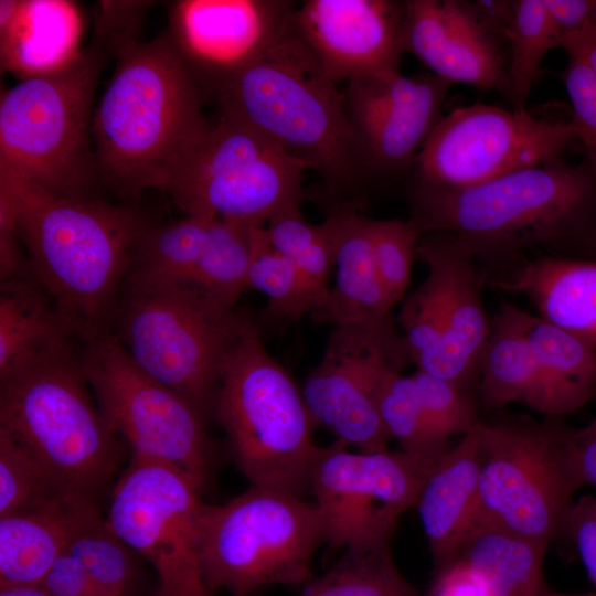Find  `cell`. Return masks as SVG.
<instances>
[{"label":"cell","mask_w":596,"mask_h":596,"mask_svg":"<svg viewBox=\"0 0 596 596\" xmlns=\"http://www.w3.org/2000/svg\"><path fill=\"white\" fill-rule=\"evenodd\" d=\"M0 227L13 228L30 268L72 334L111 333L138 244L152 225L129 203L63 198L1 170Z\"/></svg>","instance_id":"obj_1"},{"label":"cell","mask_w":596,"mask_h":596,"mask_svg":"<svg viewBox=\"0 0 596 596\" xmlns=\"http://www.w3.org/2000/svg\"><path fill=\"white\" fill-rule=\"evenodd\" d=\"M219 110L247 124L322 182L327 214L359 212L372 178L343 95L298 34L241 71L212 96Z\"/></svg>","instance_id":"obj_2"},{"label":"cell","mask_w":596,"mask_h":596,"mask_svg":"<svg viewBox=\"0 0 596 596\" xmlns=\"http://www.w3.org/2000/svg\"><path fill=\"white\" fill-rule=\"evenodd\" d=\"M206 99L168 31L123 52L94 111L99 183L125 198L163 191L210 121Z\"/></svg>","instance_id":"obj_3"},{"label":"cell","mask_w":596,"mask_h":596,"mask_svg":"<svg viewBox=\"0 0 596 596\" xmlns=\"http://www.w3.org/2000/svg\"><path fill=\"white\" fill-rule=\"evenodd\" d=\"M408 219L419 234L451 235L473 256L505 264L523 253L585 236L596 203V175L562 159L464 188L411 183Z\"/></svg>","instance_id":"obj_4"},{"label":"cell","mask_w":596,"mask_h":596,"mask_svg":"<svg viewBox=\"0 0 596 596\" xmlns=\"http://www.w3.org/2000/svg\"><path fill=\"white\" fill-rule=\"evenodd\" d=\"M73 340L0 381V429L70 496L102 507L126 457Z\"/></svg>","instance_id":"obj_5"},{"label":"cell","mask_w":596,"mask_h":596,"mask_svg":"<svg viewBox=\"0 0 596 596\" xmlns=\"http://www.w3.org/2000/svg\"><path fill=\"white\" fill-rule=\"evenodd\" d=\"M108 55L94 43L65 68L1 95L0 169L50 194L94 196V95Z\"/></svg>","instance_id":"obj_6"},{"label":"cell","mask_w":596,"mask_h":596,"mask_svg":"<svg viewBox=\"0 0 596 596\" xmlns=\"http://www.w3.org/2000/svg\"><path fill=\"white\" fill-rule=\"evenodd\" d=\"M252 322L198 286H124L111 333L140 370L209 422L228 355Z\"/></svg>","instance_id":"obj_7"},{"label":"cell","mask_w":596,"mask_h":596,"mask_svg":"<svg viewBox=\"0 0 596 596\" xmlns=\"http://www.w3.org/2000/svg\"><path fill=\"white\" fill-rule=\"evenodd\" d=\"M214 418L251 486L305 497L319 453L318 426L288 371L266 350L254 322L226 361Z\"/></svg>","instance_id":"obj_8"},{"label":"cell","mask_w":596,"mask_h":596,"mask_svg":"<svg viewBox=\"0 0 596 596\" xmlns=\"http://www.w3.org/2000/svg\"><path fill=\"white\" fill-rule=\"evenodd\" d=\"M323 543L313 501L290 492L251 486L225 503L204 502L202 509L201 571L213 595L252 596L272 585H306Z\"/></svg>","instance_id":"obj_9"},{"label":"cell","mask_w":596,"mask_h":596,"mask_svg":"<svg viewBox=\"0 0 596 596\" xmlns=\"http://www.w3.org/2000/svg\"><path fill=\"white\" fill-rule=\"evenodd\" d=\"M305 171L263 134L220 110L163 191L185 215L260 226L300 205Z\"/></svg>","instance_id":"obj_10"},{"label":"cell","mask_w":596,"mask_h":596,"mask_svg":"<svg viewBox=\"0 0 596 596\" xmlns=\"http://www.w3.org/2000/svg\"><path fill=\"white\" fill-rule=\"evenodd\" d=\"M480 422L481 469L473 530L502 529L544 541L564 535L573 497L582 487L571 464L570 428Z\"/></svg>","instance_id":"obj_11"},{"label":"cell","mask_w":596,"mask_h":596,"mask_svg":"<svg viewBox=\"0 0 596 596\" xmlns=\"http://www.w3.org/2000/svg\"><path fill=\"white\" fill-rule=\"evenodd\" d=\"M81 360L105 421L131 454L173 465L207 490L217 467L209 422L140 370L113 333L82 343Z\"/></svg>","instance_id":"obj_12"},{"label":"cell","mask_w":596,"mask_h":596,"mask_svg":"<svg viewBox=\"0 0 596 596\" xmlns=\"http://www.w3.org/2000/svg\"><path fill=\"white\" fill-rule=\"evenodd\" d=\"M109 497L105 520L158 576L156 596H214L200 562L202 492L182 470L131 454Z\"/></svg>","instance_id":"obj_13"},{"label":"cell","mask_w":596,"mask_h":596,"mask_svg":"<svg viewBox=\"0 0 596 596\" xmlns=\"http://www.w3.org/2000/svg\"><path fill=\"white\" fill-rule=\"evenodd\" d=\"M577 141L571 121L528 109L472 104L444 115L413 167V183L435 188L480 184L562 159Z\"/></svg>","instance_id":"obj_14"},{"label":"cell","mask_w":596,"mask_h":596,"mask_svg":"<svg viewBox=\"0 0 596 596\" xmlns=\"http://www.w3.org/2000/svg\"><path fill=\"white\" fill-rule=\"evenodd\" d=\"M439 459L402 450L350 451L338 440L320 447L309 476V492L324 544L344 550L391 542L400 517L416 505Z\"/></svg>","instance_id":"obj_15"},{"label":"cell","mask_w":596,"mask_h":596,"mask_svg":"<svg viewBox=\"0 0 596 596\" xmlns=\"http://www.w3.org/2000/svg\"><path fill=\"white\" fill-rule=\"evenodd\" d=\"M412 362L394 318L333 326L323 355L301 392L317 425L360 451L387 449L377 407L385 376Z\"/></svg>","instance_id":"obj_16"},{"label":"cell","mask_w":596,"mask_h":596,"mask_svg":"<svg viewBox=\"0 0 596 596\" xmlns=\"http://www.w3.org/2000/svg\"><path fill=\"white\" fill-rule=\"evenodd\" d=\"M294 2L182 0L168 33L206 97L246 67L267 58L297 33Z\"/></svg>","instance_id":"obj_17"},{"label":"cell","mask_w":596,"mask_h":596,"mask_svg":"<svg viewBox=\"0 0 596 596\" xmlns=\"http://www.w3.org/2000/svg\"><path fill=\"white\" fill-rule=\"evenodd\" d=\"M403 49L453 85L496 91L512 104L504 32L475 1H405Z\"/></svg>","instance_id":"obj_18"},{"label":"cell","mask_w":596,"mask_h":596,"mask_svg":"<svg viewBox=\"0 0 596 596\" xmlns=\"http://www.w3.org/2000/svg\"><path fill=\"white\" fill-rule=\"evenodd\" d=\"M405 1L308 0L296 10L297 29L331 82L397 74Z\"/></svg>","instance_id":"obj_19"},{"label":"cell","mask_w":596,"mask_h":596,"mask_svg":"<svg viewBox=\"0 0 596 596\" xmlns=\"http://www.w3.org/2000/svg\"><path fill=\"white\" fill-rule=\"evenodd\" d=\"M416 259L427 266L445 327V341L435 376L466 389L478 375L490 333L481 296L482 279L471 253L451 235L427 232L419 236Z\"/></svg>","instance_id":"obj_20"},{"label":"cell","mask_w":596,"mask_h":596,"mask_svg":"<svg viewBox=\"0 0 596 596\" xmlns=\"http://www.w3.org/2000/svg\"><path fill=\"white\" fill-rule=\"evenodd\" d=\"M480 469L479 423L435 464L416 502L435 570L455 561L472 532Z\"/></svg>","instance_id":"obj_21"},{"label":"cell","mask_w":596,"mask_h":596,"mask_svg":"<svg viewBox=\"0 0 596 596\" xmlns=\"http://www.w3.org/2000/svg\"><path fill=\"white\" fill-rule=\"evenodd\" d=\"M83 17L63 0H1L2 70L25 79L55 73L82 53Z\"/></svg>","instance_id":"obj_22"},{"label":"cell","mask_w":596,"mask_h":596,"mask_svg":"<svg viewBox=\"0 0 596 596\" xmlns=\"http://www.w3.org/2000/svg\"><path fill=\"white\" fill-rule=\"evenodd\" d=\"M483 279L526 297L540 318L596 347V260L541 255Z\"/></svg>","instance_id":"obj_23"},{"label":"cell","mask_w":596,"mask_h":596,"mask_svg":"<svg viewBox=\"0 0 596 596\" xmlns=\"http://www.w3.org/2000/svg\"><path fill=\"white\" fill-rule=\"evenodd\" d=\"M102 507L67 498L0 517V587L41 584L76 534Z\"/></svg>","instance_id":"obj_24"},{"label":"cell","mask_w":596,"mask_h":596,"mask_svg":"<svg viewBox=\"0 0 596 596\" xmlns=\"http://www.w3.org/2000/svg\"><path fill=\"white\" fill-rule=\"evenodd\" d=\"M329 214L336 215L338 222L336 279L323 300L311 311L312 320L338 326L393 318L395 305L376 269L369 217L354 211Z\"/></svg>","instance_id":"obj_25"},{"label":"cell","mask_w":596,"mask_h":596,"mask_svg":"<svg viewBox=\"0 0 596 596\" xmlns=\"http://www.w3.org/2000/svg\"><path fill=\"white\" fill-rule=\"evenodd\" d=\"M521 318L539 374L531 408L562 418L585 406L596 393V347L528 311Z\"/></svg>","instance_id":"obj_26"},{"label":"cell","mask_w":596,"mask_h":596,"mask_svg":"<svg viewBox=\"0 0 596 596\" xmlns=\"http://www.w3.org/2000/svg\"><path fill=\"white\" fill-rule=\"evenodd\" d=\"M451 83L412 102L349 117L360 136L372 180L413 170L430 134L441 119Z\"/></svg>","instance_id":"obj_27"},{"label":"cell","mask_w":596,"mask_h":596,"mask_svg":"<svg viewBox=\"0 0 596 596\" xmlns=\"http://www.w3.org/2000/svg\"><path fill=\"white\" fill-rule=\"evenodd\" d=\"M73 340L32 270L0 281V381Z\"/></svg>","instance_id":"obj_28"},{"label":"cell","mask_w":596,"mask_h":596,"mask_svg":"<svg viewBox=\"0 0 596 596\" xmlns=\"http://www.w3.org/2000/svg\"><path fill=\"white\" fill-rule=\"evenodd\" d=\"M549 543L496 528L471 532L457 558L483 596H543L542 566Z\"/></svg>","instance_id":"obj_29"},{"label":"cell","mask_w":596,"mask_h":596,"mask_svg":"<svg viewBox=\"0 0 596 596\" xmlns=\"http://www.w3.org/2000/svg\"><path fill=\"white\" fill-rule=\"evenodd\" d=\"M522 309L503 302L491 321L479 362V389L492 407L522 402L532 407L539 374L521 318Z\"/></svg>","instance_id":"obj_30"},{"label":"cell","mask_w":596,"mask_h":596,"mask_svg":"<svg viewBox=\"0 0 596 596\" xmlns=\"http://www.w3.org/2000/svg\"><path fill=\"white\" fill-rule=\"evenodd\" d=\"M298 596H422L397 568L390 542L344 549Z\"/></svg>","instance_id":"obj_31"},{"label":"cell","mask_w":596,"mask_h":596,"mask_svg":"<svg viewBox=\"0 0 596 596\" xmlns=\"http://www.w3.org/2000/svg\"><path fill=\"white\" fill-rule=\"evenodd\" d=\"M65 552L81 567L94 596H138L141 563L103 515L87 523Z\"/></svg>","instance_id":"obj_32"},{"label":"cell","mask_w":596,"mask_h":596,"mask_svg":"<svg viewBox=\"0 0 596 596\" xmlns=\"http://www.w3.org/2000/svg\"><path fill=\"white\" fill-rule=\"evenodd\" d=\"M265 231L270 247L298 268L317 294L319 305L330 289L329 279L334 267L336 215L328 214L324 222L311 224L304 219L300 205L294 206L272 216Z\"/></svg>","instance_id":"obj_33"},{"label":"cell","mask_w":596,"mask_h":596,"mask_svg":"<svg viewBox=\"0 0 596 596\" xmlns=\"http://www.w3.org/2000/svg\"><path fill=\"white\" fill-rule=\"evenodd\" d=\"M504 38L513 109H525L546 54L560 46V34L543 0H515Z\"/></svg>","instance_id":"obj_34"},{"label":"cell","mask_w":596,"mask_h":596,"mask_svg":"<svg viewBox=\"0 0 596 596\" xmlns=\"http://www.w3.org/2000/svg\"><path fill=\"white\" fill-rule=\"evenodd\" d=\"M256 227L222 219L210 223L196 286L225 307L235 308L247 288Z\"/></svg>","instance_id":"obj_35"},{"label":"cell","mask_w":596,"mask_h":596,"mask_svg":"<svg viewBox=\"0 0 596 596\" xmlns=\"http://www.w3.org/2000/svg\"><path fill=\"white\" fill-rule=\"evenodd\" d=\"M247 287L267 297L266 316L285 322H298L311 313L319 298L298 268L273 249L265 225L254 232V251L248 272Z\"/></svg>","instance_id":"obj_36"},{"label":"cell","mask_w":596,"mask_h":596,"mask_svg":"<svg viewBox=\"0 0 596 596\" xmlns=\"http://www.w3.org/2000/svg\"><path fill=\"white\" fill-rule=\"evenodd\" d=\"M379 413L391 438L401 450L414 456L439 459L448 450L432 433L413 376L391 371L377 397Z\"/></svg>","instance_id":"obj_37"},{"label":"cell","mask_w":596,"mask_h":596,"mask_svg":"<svg viewBox=\"0 0 596 596\" xmlns=\"http://www.w3.org/2000/svg\"><path fill=\"white\" fill-rule=\"evenodd\" d=\"M67 498L76 499L0 429V517L40 509Z\"/></svg>","instance_id":"obj_38"},{"label":"cell","mask_w":596,"mask_h":596,"mask_svg":"<svg viewBox=\"0 0 596 596\" xmlns=\"http://www.w3.org/2000/svg\"><path fill=\"white\" fill-rule=\"evenodd\" d=\"M397 321L412 362L418 371L436 375L445 341L438 297L426 277L403 304Z\"/></svg>","instance_id":"obj_39"},{"label":"cell","mask_w":596,"mask_h":596,"mask_svg":"<svg viewBox=\"0 0 596 596\" xmlns=\"http://www.w3.org/2000/svg\"><path fill=\"white\" fill-rule=\"evenodd\" d=\"M369 232L379 276L396 305L411 283L421 234L409 220L369 219Z\"/></svg>","instance_id":"obj_40"},{"label":"cell","mask_w":596,"mask_h":596,"mask_svg":"<svg viewBox=\"0 0 596 596\" xmlns=\"http://www.w3.org/2000/svg\"><path fill=\"white\" fill-rule=\"evenodd\" d=\"M412 376L429 428L440 443L447 445L448 438L465 435L480 423L466 389L418 370Z\"/></svg>","instance_id":"obj_41"},{"label":"cell","mask_w":596,"mask_h":596,"mask_svg":"<svg viewBox=\"0 0 596 596\" xmlns=\"http://www.w3.org/2000/svg\"><path fill=\"white\" fill-rule=\"evenodd\" d=\"M560 77L572 105L570 121L583 147L584 162L596 175V76L581 61L568 58Z\"/></svg>","instance_id":"obj_42"},{"label":"cell","mask_w":596,"mask_h":596,"mask_svg":"<svg viewBox=\"0 0 596 596\" xmlns=\"http://www.w3.org/2000/svg\"><path fill=\"white\" fill-rule=\"evenodd\" d=\"M149 6L145 1H99L92 43L117 58L139 42L137 35Z\"/></svg>","instance_id":"obj_43"},{"label":"cell","mask_w":596,"mask_h":596,"mask_svg":"<svg viewBox=\"0 0 596 596\" xmlns=\"http://www.w3.org/2000/svg\"><path fill=\"white\" fill-rule=\"evenodd\" d=\"M564 535L576 547L588 579L596 588V497L586 494L574 501Z\"/></svg>","instance_id":"obj_44"},{"label":"cell","mask_w":596,"mask_h":596,"mask_svg":"<svg viewBox=\"0 0 596 596\" xmlns=\"http://www.w3.org/2000/svg\"><path fill=\"white\" fill-rule=\"evenodd\" d=\"M570 459L581 486L596 487V417L567 436Z\"/></svg>","instance_id":"obj_45"},{"label":"cell","mask_w":596,"mask_h":596,"mask_svg":"<svg viewBox=\"0 0 596 596\" xmlns=\"http://www.w3.org/2000/svg\"><path fill=\"white\" fill-rule=\"evenodd\" d=\"M543 3L561 39L596 18V0H543Z\"/></svg>","instance_id":"obj_46"},{"label":"cell","mask_w":596,"mask_h":596,"mask_svg":"<svg viewBox=\"0 0 596 596\" xmlns=\"http://www.w3.org/2000/svg\"><path fill=\"white\" fill-rule=\"evenodd\" d=\"M427 596H483L477 582L462 561L456 558L436 570Z\"/></svg>","instance_id":"obj_47"},{"label":"cell","mask_w":596,"mask_h":596,"mask_svg":"<svg viewBox=\"0 0 596 596\" xmlns=\"http://www.w3.org/2000/svg\"><path fill=\"white\" fill-rule=\"evenodd\" d=\"M560 46L568 58L581 61L596 76V18L579 30L562 38Z\"/></svg>","instance_id":"obj_48"},{"label":"cell","mask_w":596,"mask_h":596,"mask_svg":"<svg viewBox=\"0 0 596 596\" xmlns=\"http://www.w3.org/2000/svg\"><path fill=\"white\" fill-rule=\"evenodd\" d=\"M0 596H51L40 584L0 587Z\"/></svg>","instance_id":"obj_49"},{"label":"cell","mask_w":596,"mask_h":596,"mask_svg":"<svg viewBox=\"0 0 596 596\" xmlns=\"http://www.w3.org/2000/svg\"><path fill=\"white\" fill-rule=\"evenodd\" d=\"M584 243L588 248L596 252V225L584 236Z\"/></svg>","instance_id":"obj_50"},{"label":"cell","mask_w":596,"mask_h":596,"mask_svg":"<svg viewBox=\"0 0 596 596\" xmlns=\"http://www.w3.org/2000/svg\"><path fill=\"white\" fill-rule=\"evenodd\" d=\"M543 596H596L595 593H585V594H567V593H557V592H550L546 590Z\"/></svg>","instance_id":"obj_51"},{"label":"cell","mask_w":596,"mask_h":596,"mask_svg":"<svg viewBox=\"0 0 596 596\" xmlns=\"http://www.w3.org/2000/svg\"><path fill=\"white\" fill-rule=\"evenodd\" d=\"M150 596H156V594H155V593H152V594H151Z\"/></svg>","instance_id":"obj_52"}]
</instances>
